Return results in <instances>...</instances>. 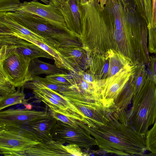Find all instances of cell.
<instances>
[{"instance_id": "obj_1", "label": "cell", "mask_w": 156, "mask_h": 156, "mask_svg": "<svg viewBox=\"0 0 156 156\" xmlns=\"http://www.w3.org/2000/svg\"><path fill=\"white\" fill-rule=\"evenodd\" d=\"M78 125L96 140L101 151L119 156H144L148 151L146 137L129 124L127 112H115L105 124L90 127L79 121Z\"/></svg>"}, {"instance_id": "obj_2", "label": "cell", "mask_w": 156, "mask_h": 156, "mask_svg": "<svg viewBox=\"0 0 156 156\" xmlns=\"http://www.w3.org/2000/svg\"><path fill=\"white\" fill-rule=\"evenodd\" d=\"M132 105L127 112L130 124L146 137L149 127L156 121V85L147 75L141 89L133 97Z\"/></svg>"}, {"instance_id": "obj_3", "label": "cell", "mask_w": 156, "mask_h": 156, "mask_svg": "<svg viewBox=\"0 0 156 156\" xmlns=\"http://www.w3.org/2000/svg\"><path fill=\"white\" fill-rule=\"evenodd\" d=\"M31 60L20 53L12 45H0V75L16 87L32 80L29 66Z\"/></svg>"}, {"instance_id": "obj_4", "label": "cell", "mask_w": 156, "mask_h": 156, "mask_svg": "<svg viewBox=\"0 0 156 156\" xmlns=\"http://www.w3.org/2000/svg\"><path fill=\"white\" fill-rule=\"evenodd\" d=\"M83 115L88 126L92 127L100 126L108 121L113 110L106 106L102 101H97L85 96L73 88L61 92Z\"/></svg>"}, {"instance_id": "obj_5", "label": "cell", "mask_w": 156, "mask_h": 156, "mask_svg": "<svg viewBox=\"0 0 156 156\" xmlns=\"http://www.w3.org/2000/svg\"><path fill=\"white\" fill-rule=\"evenodd\" d=\"M5 14L26 28L48 39L59 47L69 44L67 39L72 35L55 27L40 16L21 11L8 12Z\"/></svg>"}, {"instance_id": "obj_6", "label": "cell", "mask_w": 156, "mask_h": 156, "mask_svg": "<svg viewBox=\"0 0 156 156\" xmlns=\"http://www.w3.org/2000/svg\"><path fill=\"white\" fill-rule=\"evenodd\" d=\"M44 141L28 127H0V154L5 156L25 150Z\"/></svg>"}, {"instance_id": "obj_7", "label": "cell", "mask_w": 156, "mask_h": 156, "mask_svg": "<svg viewBox=\"0 0 156 156\" xmlns=\"http://www.w3.org/2000/svg\"><path fill=\"white\" fill-rule=\"evenodd\" d=\"M51 133L55 140L75 144L87 151L97 145L95 139L81 126L75 128L56 119Z\"/></svg>"}, {"instance_id": "obj_8", "label": "cell", "mask_w": 156, "mask_h": 156, "mask_svg": "<svg viewBox=\"0 0 156 156\" xmlns=\"http://www.w3.org/2000/svg\"><path fill=\"white\" fill-rule=\"evenodd\" d=\"M134 65L121 69L114 75L115 79H109L100 86L102 99L104 104L114 110L116 102L130 79Z\"/></svg>"}, {"instance_id": "obj_9", "label": "cell", "mask_w": 156, "mask_h": 156, "mask_svg": "<svg viewBox=\"0 0 156 156\" xmlns=\"http://www.w3.org/2000/svg\"><path fill=\"white\" fill-rule=\"evenodd\" d=\"M19 11L27 12L40 16L55 27L73 36L61 12L50 4H44L34 1H24L15 12Z\"/></svg>"}, {"instance_id": "obj_10", "label": "cell", "mask_w": 156, "mask_h": 156, "mask_svg": "<svg viewBox=\"0 0 156 156\" xmlns=\"http://www.w3.org/2000/svg\"><path fill=\"white\" fill-rule=\"evenodd\" d=\"M51 117L46 110L37 111L9 109L0 112V127L4 126H26L39 120Z\"/></svg>"}, {"instance_id": "obj_11", "label": "cell", "mask_w": 156, "mask_h": 156, "mask_svg": "<svg viewBox=\"0 0 156 156\" xmlns=\"http://www.w3.org/2000/svg\"><path fill=\"white\" fill-rule=\"evenodd\" d=\"M49 4L62 13L72 35L81 34L80 15L78 0H49Z\"/></svg>"}, {"instance_id": "obj_12", "label": "cell", "mask_w": 156, "mask_h": 156, "mask_svg": "<svg viewBox=\"0 0 156 156\" xmlns=\"http://www.w3.org/2000/svg\"><path fill=\"white\" fill-rule=\"evenodd\" d=\"M64 144L54 140L44 141L25 150L11 153L8 156H70Z\"/></svg>"}, {"instance_id": "obj_13", "label": "cell", "mask_w": 156, "mask_h": 156, "mask_svg": "<svg viewBox=\"0 0 156 156\" xmlns=\"http://www.w3.org/2000/svg\"><path fill=\"white\" fill-rule=\"evenodd\" d=\"M12 45L17 50L31 61L38 58L54 60V58L45 50L33 43L15 37L0 35V45Z\"/></svg>"}, {"instance_id": "obj_14", "label": "cell", "mask_w": 156, "mask_h": 156, "mask_svg": "<svg viewBox=\"0 0 156 156\" xmlns=\"http://www.w3.org/2000/svg\"><path fill=\"white\" fill-rule=\"evenodd\" d=\"M0 35L27 36L43 42L56 49L59 48L48 39L26 28L5 14H0Z\"/></svg>"}, {"instance_id": "obj_15", "label": "cell", "mask_w": 156, "mask_h": 156, "mask_svg": "<svg viewBox=\"0 0 156 156\" xmlns=\"http://www.w3.org/2000/svg\"><path fill=\"white\" fill-rule=\"evenodd\" d=\"M24 87L32 90H37L62 103L70 111L80 116L85 121L86 123L87 122V121L84 119L81 113L67 98L61 94L39 85L33 81L26 83L24 84Z\"/></svg>"}, {"instance_id": "obj_16", "label": "cell", "mask_w": 156, "mask_h": 156, "mask_svg": "<svg viewBox=\"0 0 156 156\" xmlns=\"http://www.w3.org/2000/svg\"><path fill=\"white\" fill-rule=\"evenodd\" d=\"M19 39L23 40L35 44L48 52L54 58L55 64L59 68L68 69L69 65L62 56L57 50L45 43L33 37L23 35L11 36Z\"/></svg>"}, {"instance_id": "obj_17", "label": "cell", "mask_w": 156, "mask_h": 156, "mask_svg": "<svg viewBox=\"0 0 156 156\" xmlns=\"http://www.w3.org/2000/svg\"><path fill=\"white\" fill-rule=\"evenodd\" d=\"M29 71L33 78L43 74L49 75L64 73L62 69L59 68L55 64L45 62L38 58L30 61Z\"/></svg>"}, {"instance_id": "obj_18", "label": "cell", "mask_w": 156, "mask_h": 156, "mask_svg": "<svg viewBox=\"0 0 156 156\" xmlns=\"http://www.w3.org/2000/svg\"><path fill=\"white\" fill-rule=\"evenodd\" d=\"M46 105L49 108L51 116L56 119L75 128L79 126V121L85 123V121L79 115L68 111L55 108L50 105Z\"/></svg>"}, {"instance_id": "obj_19", "label": "cell", "mask_w": 156, "mask_h": 156, "mask_svg": "<svg viewBox=\"0 0 156 156\" xmlns=\"http://www.w3.org/2000/svg\"><path fill=\"white\" fill-rule=\"evenodd\" d=\"M55 120V119L51 117L26 126L30 128L44 140H54L51 135V129Z\"/></svg>"}, {"instance_id": "obj_20", "label": "cell", "mask_w": 156, "mask_h": 156, "mask_svg": "<svg viewBox=\"0 0 156 156\" xmlns=\"http://www.w3.org/2000/svg\"><path fill=\"white\" fill-rule=\"evenodd\" d=\"M147 76L146 69L144 64H140L134 66L130 78L131 84L134 95L143 87Z\"/></svg>"}, {"instance_id": "obj_21", "label": "cell", "mask_w": 156, "mask_h": 156, "mask_svg": "<svg viewBox=\"0 0 156 156\" xmlns=\"http://www.w3.org/2000/svg\"><path fill=\"white\" fill-rule=\"evenodd\" d=\"M136 10L144 19L147 26L152 24L153 0H133Z\"/></svg>"}, {"instance_id": "obj_22", "label": "cell", "mask_w": 156, "mask_h": 156, "mask_svg": "<svg viewBox=\"0 0 156 156\" xmlns=\"http://www.w3.org/2000/svg\"><path fill=\"white\" fill-rule=\"evenodd\" d=\"M25 98V94L23 91L19 90L14 93L0 96V110L12 105L27 103Z\"/></svg>"}, {"instance_id": "obj_23", "label": "cell", "mask_w": 156, "mask_h": 156, "mask_svg": "<svg viewBox=\"0 0 156 156\" xmlns=\"http://www.w3.org/2000/svg\"><path fill=\"white\" fill-rule=\"evenodd\" d=\"M153 18L152 26H147L149 34V51L156 53V0L153 2Z\"/></svg>"}, {"instance_id": "obj_24", "label": "cell", "mask_w": 156, "mask_h": 156, "mask_svg": "<svg viewBox=\"0 0 156 156\" xmlns=\"http://www.w3.org/2000/svg\"><path fill=\"white\" fill-rule=\"evenodd\" d=\"M37 84L50 89L61 93L70 90L69 86L61 85L49 80L46 77L42 78L38 76L33 77L32 80Z\"/></svg>"}, {"instance_id": "obj_25", "label": "cell", "mask_w": 156, "mask_h": 156, "mask_svg": "<svg viewBox=\"0 0 156 156\" xmlns=\"http://www.w3.org/2000/svg\"><path fill=\"white\" fill-rule=\"evenodd\" d=\"M32 90L33 94H34L35 97L37 98L42 101L46 105H50L53 106L55 108L68 111L74 113L67 108L63 103L55 100L50 96L36 90Z\"/></svg>"}, {"instance_id": "obj_26", "label": "cell", "mask_w": 156, "mask_h": 156, "mask_svg": "<svg viewBox=\"0 0 156 156\" xmlns=\"http://www.w3.org/2000/svg\"><path fill=\"white\" fill-rule=\"evenodd\" d=\"M146 141L147 150L151 153L144 156H156V121L148 130L146 136Z\"/></svg>"}, {"instance_id": "obj_27", "label": "cell", "mask_w": 156, "mask_h": 156, "mask_svg": "<svg viewBox=\"0 0 156 156\" xmlns=\"http://www.w3.org/2000/svg\"><path fill=\"white\" fill-rule=\"evenodd\" d=\"M46 77L50 81L64 85L71 86L75 84L70 75L64 73L48 75Z\"/></svg>"}, {"instance_id": "obj_28", "label": "cell", "mask_w": 156, "mask_h": 156, "mask_svg": "<svg viewBox=\"0 0 156 156\" xmlns=\"http://www.w3.org/2000/svg\"><path fill=\"white\" fill-rule=\"evenodd\" d=\"M22 3L20 0H0V14L15 12Z\"/></svg>"}, {"instance_id": "obj_29", "label": "cell", "mask_w": 156, "mask_h": 156, "mask_svg": "<svg viewBox=\"0 0 156 156\" xmlns=\"http://www.w3.org/2000/svg\"><path fill=\"white\" fill-rule=\"evenodd\" d=\"M15 86L0 75V96L8 95L16 92Z\"/></svg>"}, {"instance_id": "obj_30", "label": "cell", "mask_w": 156, "mask_h": 156, "mask_svg": "<svg viewBox=\"0 0 156 156\" xmlns=\"http://www.w3.org/2000/svg\"><path fill=\"white\" fill-rule=\"evenodd\" d=\"M147 73L150 79L156 85V55L150 56Z\"/></svg>"}, {"instance_id": "obj_31", "label": "cell", "mask_w": 156, "mask_h": 156, "mask_svg": "<svg viewBox=\"0 0 156 156\" xmlns=\"http://www.w3.org/2000/svg\"><path fill=\"white\" fill-rule=\"evenodd\" d=\"M83 78L84 80L87 82L94 83H93L94 81L92 77L90 74L87 73L85 74L83 76Z\"/></svg>"}, {"instance_id": "obj_32", "label": "cell", "mask_w": 156, "mask_h": 156, "mask_svg": "<svg viewBox=\"0 0 156 156\" xmlns=\"http://www.w3.org/2000/svg\"><path fill=\"white\" fill-rule=\"evenodd\" d=\"M98 2L99 3L101 8L103 9L105 5L107 0H97Z\"/></svg>"}, {"instance_id": "obj_33", "label": "cell", "mask_w": 156, "mask_h": 156, "mask_svg": "<svg viewBox=\"0 0 156 156\" xmlns=\"http://www.w3.org/2000/svg\"><path fill=\"white\" fill-rule=\"evenodd\" d=\"M24 105L27 109L31 110L32 109V105L31 104L27 103L24 104Z\"/></svg>"}, {"instance_id": "obj_34", "label": "cell", "mask_w": 156, "mask_h": 156, "mask_svg": "<svg viewBox=\"0 0 156 156\" xmlns=\"http://www.w3.org/2000/svg\"><path fill=\"white\" fill-rule=\"evenodd\" d=\"M37 0H39L41 1L42 2L44 3L45 4H49V0H33V1H37Z\"/></svg>"}, {"instance_id": "obj_35", "label": "cell", "mask_w": 156, "mask_h": 156, "mask_svg": "<svg viewBox=\"0 0 156 156\" xmlns=\"http://www.w3.org/2000/svg\"><path fill=\"white\" fill-rule=\"evenodd\" d=\"M88 0L89 1H91L92 0Z\"/></svg>"}, {"instance_id": "obj_36", "label": "cell", "mask_w": 156, "mask_h": 156, "mask_svg": "<svg viewBox=\"0 0 156 156\" xmlns=\"http://www.w3.org/2000/svg\"><path fill=\"white\" fill-rule=\"evenodd\" d=\"M78 0V1H80V0Z\"/></svg>"}]
</instances>
